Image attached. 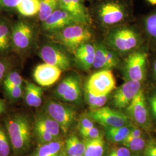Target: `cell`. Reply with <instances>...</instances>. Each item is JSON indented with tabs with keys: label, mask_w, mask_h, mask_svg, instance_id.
I'll use <instances>...</instances> for the list:
<instances>
[{
	"label": "cell",
	"mask_w": 156,
	"mask_h": 156,
	"mask_svg": "<svg viewBox=\"0 0 156 156\" xmlns=\"http://www.w3.org/2000/svg\"><path fill=\"white\" fill-rule=\"evenodd\" d=\"M35 123H38L52 134L56 139H60L62 129L59 124L45 112L38 113L35 117Z\"/></svg>",
	"instance_id": "44dd1931"
},
{
	"label": "cell",
	"mask_w": 156,
	"mask_h": 156,
	"mask_svg": "<svg viewBox=\"0 0 156 156\" xmlns=\"http://www.w3.org/2000/svg\"><path fill=\"white\" fill-rule=\"evenodd\" d=\"M40 0H21L16 6V9L22 15L34 16L39 13Z\"/></svg>",
	"instance_id": "cb8c5ba5"
},
{
	"label": "cell",
	"mask_w": 156,
	"mask_h": 156,
	"mask_svg": "<svg viewBox=\"0 0 156 156\" xmlns=\"http://www.w3.org/2000/svg\"><path fill=\"white\" fill-rule=\"evenodd\" d=\"M144 156H156V140L151 139L146 142Z\"/></svg>",
	"instance_id": "8d00e7d4"
},
{
	"label": "cell",
	"mask_w": 156,
	"mask_h": 156,
	"mask_svg": "<svg viewBox=\"0 0 156 156\" xmlns=\"http://www.w3.org/2000/svg\"><path fill=\"white\" fill-rule=\"evenodd\" d=\"M132 127L124 126L117 127H106V137L114 143H122L127 138Z\"/></svg>",
	"instance_id": "d4e9b609"
},
{
	"label": "cell",
	"mask_w": 156,
	"mask_h": 156,
	"mask_svg": "<svg viewBox=\"0 0 156 156\" xmlns=\"http://www.w3.org/2000/svg\"><path fill=\"white\" fill-rule=\"evenodd\" d=\"M58 8L59 0H40L39 20L44 22Z\"/></svg>",
	"instance_id": "4316f807"
},
{
	"label": "cell",
	"mask_w": 156,
	"mask_h": 156,
	"mask_svg": "<svg viewBox=\"0 0 156 156\" xmlns=\"http://www.w3.org/2000/svg\"><path fill=\"white\" fill-rule=\"evenodd\" d=\"M142 87L140 82L126 80L116 90L113 95V104L119 109L127 108Z\"/></svg>",
	"instance_id": "7c38bea8"
},
{
	"label": "cell",
	"mask_w": 156,
	"mask_h": 156,
	"mask_svg": "<svg viewBox=\"0 0 156 156\" xmlns=\"http://www.w3.org/2000/svg\"><path fill=\"white\" fill-rule=\"evenodd\" d=\"M5 90L8 97L12 100H17L22 96V86L9 87L5 89Z\"/></svg>",
	"instance_id": "e575fe53"
},
{
	"label": "cell",
	"mask_w": 156,
	"mask_h": 156,
	"mask_svg": "<svg viewBox=\"0 0 156 156\" xmlns=\"http://www.w3.org/2000/svg\"><path fill=\"white\" fill-rule=\"evenodd\" d=\"M85 152L84 156H102L105 151L103 136L95 139H84Z\"/></svg>",
	"instance_id": "7402d4cb"
},
{
	"label": "cell",
	"mask_w": 156,
	"mask_h": 156,
	"mask_svg": "<svg viewBox=\"0 0 156 156\" xmlns=\"http://www.w3.org/2000/svg\"><path fill=\"white\" fill-rule=\"evenodd\" d=\"M5 127L15 154L25 153L31 144V126L27 116L21 113L14 114L6 119Z\"/></svg>",
	"instance_id": "6da1fadb"
},
{
	"label": "cell",
	"mask_w": 156,
	"mask_h": 156,
	"mask_svg": "<svg viewBox=\"0 0 156 156\" xmlns=\"http://www.w3.org/2000/svg\"><path fill=\"white\" fill-rule=\"evenodd\" d=\"M21 0H0V7L3 8H16Z\"/></svg>",
	"instance_id": "f35d334b"
},
{
	"label": "cell",
	"mask_w": 156,
	"mask_h": 156,
	"mask_svg": "<svg viewBox=\"0 0 156 156\" xmlns=\"http://www.w3.org/2000/svg\"><path fill=\"white\" fill-rule=\"evenodd\" d=\"M109 95L95 96L86 90L85 99L90 110H95L104 106L109 99Z\"/></svg>",
	"instance_id": "83f0119b"
},
{
	"label": "cell",
	"mask_w": 156,
	"mask_h": 156,
	"mask_svg": "<svg viewBox=\"0 0 156 156\" xmlns=\"http://www.w3.org/2000/svg\"><path fill=\"white\" fill-rule=\"evenodd\" d=\"M65 141L62 139L39 145L30 156H65Z\"/></svg>",
	"instance_id": "d6986e66"
},
{
	"label": "cell",
	"mask_w": 156,
	"mask_h": 156,
	"mask_svg": "<svg viewBox=\"0 0 156 156\" xmlns=\"http://www.w3.org/2000/svg\"><path fill=\"white\" fill-rule=\"evenodd\" d=\"M94 122L106 127H117L127 126L128 117L120 112L104 106L97 109L90 110L89 114Z\"/></svg>",
	"instance_id": "30bf717a"
},
{
	"label": "cell",
	"mask_w": 156,
	"mask_h": 156,
	"mask_svg": "<svg viewBox=\"0 0 156 156\" xmlns=\"http://www.w3.org/2000/svg\"><path fill=\"white\" fill-rule=\"evenodd\" d=\"M24 91V99L27 105L38 108L42 105L43 89L41 87L27 81Z\"/></svg>",
	"instance_id": "ffe728a7"
},
{
	"label": "cell",
	"mask_w": 156,
	"mask_h": 156,
	"mask_svg": "<svg viewBox=\"0 0 156 156\" xmlns=\"http://www.w3.org/2000/svg\"><path fill=\"white\" fill-rule=\"evenodd\" d=\"M108 156H131V153L127 147H120L111 150Z\"/></svg>",
	"instance_id": "74e56055"
},
{
	"label": "cell",
	"mask_w": 156,
	"mask_h": 156,
	"mask_svg": "<svg viewBox=\"0 0 156 156\" xmlns=\"http://www.w3.org/2000/svg\"><path fill=\"white\" fill-rule=\"evenodd\" d=\"M62 72L58 67L45 62L35 67L34 79L39 86L48 87L56 83L60 78Z\"/></svg>",
	"instance_id": "2e32d148"
},
{
	"label": "cell",
	"mask_w": 156,
	"mask_h": 156,
	"mask_svg": "<svg viewBox=\"0 0 156 156\" xmlns=\"http://www.w3.org/2000/svg\"><path fill=\"white\" fill-rule=\"evenodd\" d=\"M6 69H7V66L5 62H0V82L4 77V75L6 71Z\"/></svg>",
	"instance_id": "b9f144b4"
},
{
	"label": "cell",
	"mask_w": 156,
	"mask_h": 156,
	"mask_svg": "<svg viewBox=\"0 0 156 156\" xmlns=\"http://www.w3.org/2000/svg\"><path fill=\"white\" fill-rule=\"evenodd\" d=\"M33 131L34 135L39 145L44 144L53 140H58L38 123L34 122Z\"/></svg>",
	"instance_id": "f1b7e54d"
},
{
	"label": "cell",
	"mask_w": 156,
	"mask_h": 156,
	"mask_svg": "<svg viewBox=\"0 0 156 156\" xmlns=\"http://www.w3.org/2000/svg\"><path fill=\"white\" fill-rule=\"evenodd\" d=\"M67 51L55 44H49L41 48L39 56L45 63L58 67L62 71H66L72 67V60Z\"/></svg>",
	"instance_id": "9c48e42d"
},
{
	"label": "cell",
	"mask_w": 156,
	"mask_h": 156,
	"mask_svg": "<svg viewBox=\"0 0 156 156\" xmlns=\"http://www.w3.org/2000/svg\"><path fill=\"white\" fill-rule=\"evenodd\" d=\"M105 42L108 48L124 55L136 50L142 44V38L135 28L119 26L111 28Z\"/></svg>",
	"instance_id": "7a4b0ae2"
},
{
	"label": "cell",
	"mask_w": 156,
	"mask_h": 156,
	"mask_svg": "<svg viewBox=\"0 0 156 156\" xmlns=\"http://www.w3.org/2000/svg\"><path fill=\"white\" fill-rule=\"evenodd\" d=\"M147 54L144 51L135 50L128 55L124 66L126 80L142 82L146 77Z\"/></svg>",
	"instance_id": "52a82bcc"
},
{
	"label": "cell",
	"mask_w": 156,
	"mask_h": 156,
	"mask_svg": "<svg viewBox=\"0 0 156 156\" xmlns=\"http://www.w3.org/2000/svg\"><path fill=\"white\" fill-rule=\"evenodd\" d=\"M80 133L84 139H95L102 136L100 130L95 126L87 130L80 132Z\"/></svg>",
	"instance_id": "d590c367"
},
{
	"label": "cell",
	"mask_w": 156,
	"mask_h": 156,
	"mask_svg": "<svg viewBox=\"0 0 156 156\" xmlns=\"http://www.w3.org/2000/svg\"><path fill=\"white\" fill-rule=\"evenodd\" d=\"M129 116L143 128L149 127V117L145 94L141 89L127 108Z\"/></svg>",
	"instance_id": "8fae6325"
},
{
	"label": "cell",
	"mask_w": 156,
	"mask_h": 156,
	"mask_svg": "<svg viewBox=\"0 0 156 156\" xmlns=\"http://www.w3.org/2000/svg\"><path fill=\"white\" fill-rule=\"evenodd\" d=\"M23 79L20 75L17 72L9 73L4 81V89L14 86H22Z\"/></svg>",
	"instance_id": "d6a6232c"
},
{
	"label": "cell",
	"mask_w": 156,
	"mask_h": 156,
	"mask_svg": "<svg viewBox=\"0 0 156 156\" xmlns=\"http://www.w3.org/2000/svg\"></svg>",
	"instance_id": "7dc6e473"
},
{
	"label": "cell",
	"mask_w": 156,
	"mask_h": 156,
	"mask_svg": "<svg viewBox=\"0 0 156 156\" xmlns=\"http://www.w3.org/2000/svg\"><path fill=\"white\" fill-rule=\"evenodd\" d=\"M65 156H82V155H76V156H67V155H66Z\"/></svg>",
	"instance_id": "bcb514c9"
},
{
	"label": "cell",
	"mask_w": 156,
	"mask_h": 156,
	"mask_svg": "<svg viewBox=\"0 0 156 156\" xmlns=\"http://www.w3.org/2000/svg\"><path fill=\"white\" fill-rule=\"evenodd\" d=\"M76 23H80L69 12L58 8L43 22L42 26L46 31L53 33Z\"/></svg>",
	"instance_id": "9a60e30c"
},
{
	"label": "cell",
	"mask_w": 156,
	"mask_h": 156,
	"mask_svg": "<svg viewBox=\"0 0 156 156\" xmlns=\"http://www.w3.org/2000/svg\"><path fill=\"white\" fill-rule=\"evenodd\" d=\"M65 151L67 156H84L85 144L76 135H71L65 141Z\"/></svg>",
	"instance_id": "603a6c76"
},
{
	"label": "cell",
	"mask_w": 156,
	"mask_h": 156,
	"mask_svg": "<svg viewBox=\"0 0 156 156\" xmlns=\"http://www.w3.org/2000/svg\"><path fill=\"white\" fill-rule=\"evenodd\" d=\"M122 144L130 151H139L145 149L146 142L142 136L138 138L127 137Z\"/></svg>",
	"instance_id": "4dcf8cb0"
},
{
	"label": "cell",
	"mask_w": 156,
	"mask_h": 156,
	"mask_svg": "<svg viewBox=\"0 0 156 156\" xmlns=\"http://www.w3.org/2000/svg\"><path fill=\"white\" fill-rule=\"evenodd\" d=\"M142 136V131L137 127H132L127 137L129 138H138Z\"/></svg>",
	"instance_id": "ab89813d"
},
{
	"label": "cell",
	"mask_w": 156,
	"mask_h": 156,
	"mask_svg": "<svg viewBox=\"0 0 156 156\" xmlns=\"http://www.w3.org/2000/svg\"><path fill=\"white\" fill-rule=\"evenodd\" d=\"M55 94L66 102H80L82 98V90L79 76L75 73L67 75L57 86Z\"/></svg>",
	"instance_id": "8992f818"
},
{
	"label": "cell",
	"mask_w": 156,
	"mask_h": 156,
	"mask_svg": "<svg viewBox=\"0 0 156 156\" xmlns=\"http://www.w3.org/2000/svg\"><path fill=\"white\" fill-rule=\"evenodd\" d=\"M12 29L4 20H0V54L5 53L12 44Z\"/></svg>",
	"instance_id": "484cf974"
},
{
	"label": "cell",
	"mask_w": 156,
	"mask_h": 156,
	"mask_svg": "<svg viewBox=\"0 0 156 156\" xmlns=\"http://www.w3.org/2000/svg\"><path fill=\"white\" fill-rule=\"evenodd\" d=\"M75 60L82 69L89 71L93 66L95 56V44L87 42L80 45L75 51Z\"/></svg>",
	"instance_id": "ac0fdd59"
},
{
	"label": "cell",
	"mask_w": 156,
	"mask_h": 156,
	"mask_svg": "<svg viewBox=\"0 0 156 156\" xmlns=\"http://www.w3.org/2000/svg\"><path fill=\"white\" fill-rule=\"evenodd\" d=\"M145 29L149 38L156 43V10L145 18Z\"/></svg>",
	"instance_id": "f546056e"
},
{
	"label": "cell",
	"mask_w": 156,
	"mask_h": 156,
	"mask_svg": "<svg viewBox=\"0 0 156 156\" xmlns=\"http://www.w3.org/2000/svg\"><path fill=\"white\" fill-rule=\"evenodd\" d=\"M153 73H154V77L156 79V60L154 62V65H153Z\"/></svg>",
	"instance_id": "ee69618b"
},
{
	"label": "cell",
	"mask_w": 156,
	"mask_h": 156,
	"mask_svg": "<svg viewBox=\"0 0 156 156\" xmlns=\"http://www.w3.org/2000/svg\"><path fill=\"white\" fill-rule=\"evenodd\" d=\"M93 120L90 117L89 115H82L79 119V131L82 132L94 127V124Z\"/></svg>",
	"instance_id": "836d02e7"
},
{
	"label": "cell",
	"mask_w": 156,
	"mask_h": 156,
	"mask_svg": "<svg viewBox=\"0 0 156 156\" xmlns=\"http://www.w3.org/2000/svg\"><path fill=\"white\" fill-rule=\"evenodd\" d=\"M116 89V80L111 69H102L89 78L86 90L95 96L109 95Z\"/></svg>",
	"instance_id": "ba28073f"
},
{
	"label": "cell",
	"mask_w": 156,
	"mask_h": 156,
	"mask_svg": "<svg viewBox=\"0 0 156 156\" xmlns=\"http://www.w3.org/2000/svg\"><path fill=\"white\" fill-rule=\"evenodd\" d=\"M59 8L69 12L80 23L89 25L91 23L83 0H59Z\"/></svg>",
	"instance_id": "e0dca14e"
},
{
	"label": "cell",
	"mask_w": 156,
	"mask_h": 156,
	"mask_svg": "<svg viewBox=\"0 0 156 156\" xmlns=\"http://www.w3.org/2000/svg\"><path fill=\"white\" fill-rule=\"evenodd\" d=\"M88 25L76 23L51 33V38L69 53L74 54L80 45L89 42L93 34Z\"/></svg>",
	"instance_id": "277c9868"
},
{
	"label": "cell",
	"mask_w": 156,
	"mask_h": 156,
	"mask_svg": "<svg viewBox=\"0 0 156 156\" xmlns=\"http://www.w3.org/2000/svg\"><path fill=\"white\" fill-rule=\"evenodd\" d=\"M11 147L6 131L0 125V156H9Z\"/></svg>",
	"instance_id": "1f68e13d"
},
{
	"label": "cell",
	"mask_w": 156,
	"mask_h": 156,
	"mask_svg": "<svg viewBox=\"0 0 156 156\" xmlns=\"http://www.w3.org/2000/svg\"><path fill=\"white\" fill-rule=\"evenodd\" d=\"M119 58L114 50L103 44L95 45V56L93 67L95 69H111L117 67Z\"/></svg>",
	"instance_id": "5bb4252c"
},
{
	"label": "cell",
	"mask_w": 156,
	"mask_h": 156,
	"mask_svg": "<svg viewBox=\"0 0 156 156\" xmlns=\"http://www.w3.org/2000/svg\"><path fill=\"white\" fill-rule=\"evenodd\" d=\"M12 44L18 51L27 50L32 43L33 30L28 23L19 22L12 28Z\"/></svg>",
	"instance_id": "4fadbf2b"
},
{
	"label": "cell",
	"mask_w": 156,
	"mask_h": 156,
	"mask_svg": "<svg viewBox=\"0 0 156 156\" xmlns=\"http://www.w3.org/2000/svg\"><path fill=\"white\" fill-rule=\"evenodd\" d=\"M6 109V105L5 102L2 100L0 99V115L3 113Z\"/></svg>",
	"instance_id": "7bdbcfd3"
},
{
	"label": "cell",
	"mask_w": 156,
	"mask_h": 156,
	"mask_svg": "<svg viewBox=\"0 0 156 156\" xmlns=\"http://www.w3.org/2000/svg\"><path fill=\"white\" fill-rule=\"evenodd\" d=\"M147 1L152 5H156V0H147Z\"/></svg>",
	"instance_id": "f6af8a7d"
},
{
	"label": "cell",
	"mask_w": 156,
	"mask_h": 156,
	"mask_svg": "<svg viewBox=\"0 0 156 156\" xmlns=\"http://www.w3.org/2000/svg\"><path fill=\"white\" fill-rule=\"evenodd\" d=\"M98 20L104 27L119 26L129 16V6L125 0H103L97 6Z\"/></svg>",
	"instance_id": "3957f363"
},
{
	"label": "cell",
	"mask_w": 156,
	"mask_h": 156,
	"mask_svg": "<svg viewBox=\"0 0 156 156\" xmlns=\"http://www.w3.org/2000/svg\"><path fill=\"white\" fill-rule=\"evenodd\" d=\"M44 112L59 124L64 134L68 133L76 117V111L73 106L57 101H47Z\"/></svg>",
	"instance_id": "5b68a950"
},
{
	"label": "cell",
	"mask_w": 156,
	"mask_h": 156,
	"mask_svg": "<svg viewBox=\"0 0 156 156\" xmlns=\"http://www.w3.org/2000/svg\"><path fill=\"white\" fill-rule=\"evenodd\" d=\"M150 103H151V108L152 112H153L154 116L156 118V94L153 95L151 97Z\"/></svg>",
	"instance_id": "60d3db41"
}]
</instances>
